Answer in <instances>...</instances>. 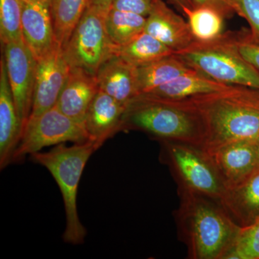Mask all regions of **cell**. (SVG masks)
I'll use <instances>...</instances> for the list:
<instances>
[{"label":"cell","mask_w":259,"mask_h":259,"mask_svg":"<svg viewBox=\"0 0 259 259\" xmlns=\"http://www.w3.org/2000/svg\"><path fill=\"white\" fill-rule=\"evenodd\" d=\"M180 203L175 218L179 233L192 259H225L241 227L221 202L204 194L178 188Z\"/></svg>","instance_id":"cell-1"},{"label":"cell","mask_w":259,"mask_h":259,"mask_svg":"<svg viewBox=\"0 0 259 259\" xmlns=\"http://www.w3.org/2000/svg\"><path fill=\"white\" fill-rule=\"evenodd\" d=\"M203 122L205 151L236 141H259V90L242 86L191 97Z\"/></svg>","instance_id":"cell-2"},{"label":"cell","mask_w":259,"mask_h":259,"mask_svg":"<svg viewBox=\"0 0 259 259\" xmlns=\"http://www.w3.org/2000/svg\"><path fill=\"white\" fill-rule=\"evenodd\" d=\"M139 131L159 141H175L203 148L202 117L190 99L168 100L141 94L126 105L121 131Z\"/></svg>","instance_id":"cell-3"},{"label":"cell","mask_w":259,"mask_h":259,"mask_svg":"<svg viewBox=\"0 0 259 259\" xmlns=\"http://www.w3.org/2000/svg\"><path fill=\"white\" fill-rule=\"evenodd\" d=\"M176 55L191 69L218 82L259 90V71L238 48V31L223 32L209 41L194 40Z\"/></svg>","instance_id":"cell-4"},{"label":"cell","mask_w":259,"mask_h":259,"mask_svg":"<svg viewBox=\"0 0 259 259\" xmlns=\"http://www.w3.org/2000/svg\"><path fill=\"white\" fill-rule=\"evenodd\" d=\"M96 150L95 144L89 140L69 147L64 144H59L48 152L30 155L34 161L47 168L59 185L66 213L63 238L72 245L81 244L86 236V229L78 214V189L89 158Z\"/></svg>","instance_id":"cell-5"},{"label":"cell","mask_w":259,"mask_h":259,"mask_svg":"<svg viewBox=\"0 0 259 259\" xmlns=\"http://www.w3.org/2000/svg\"><path fill=\"white\" fill-rule=\"evenodd\" d=\"M161 156L169 167L178 188L221 201L226 188L203 148L185 143L160 141Z\"/></svg>","instance_id":"cell-6"},{"label":"cell","mask_w":259,"mask_h":259,"mask_svg":"<svg viewBox=\"0 0 259 259\" xmlns=\"http://www.w3.org/2000/svg\"><path fill=\"white\" fill-rule=\"evenodd\" d=\"M107 13L89 5L79 23L62 48L70 66L96 76L102 63L113 54L115 46L105 25Z\"/></svg>","instance_id":"cell-7"},{"label":"cell","mask_w":259,"mask_h":259,"mask_svg":"<svg viewBox=\"0 0 259 259\" xmlns=\"http://www.w3.org/2000/svg\"><path fill=\"white\" fill-rule=\"evenodd\" d=\"M88 141L84 126L64 115L55 105L40 115L29 117L15 150L13 163L48 146L66 142L82 144Z\"/></svg>","instance_id":"cell-8"},{"label":"cell","mask_w":259,"mask_h":259,"mask_svg":"<svg viewBox=\"0 0 259 259\" xmlns=\"http://www.w3.org/2000/svg\"><path fill=\"white\" fill-rule=\"evenodd\" d=\"M7 72L23 130L31 114L37 61L23 39L2 47Z\"/></svg>","instance_id":"cell-9"},{"label":"cell","mask_w":259,"mask_h":259,"mask_svg":"<svg viewBox=\"0 0 259 259\" xmlns=\"http://www.w3.org/2000/svg\"><path fill=\"white\" fill-rule=\"evenodd\" d=\"M71 66L62 47L57 46L37 61L36 76L30 117L40 115L55 106L69 77Z\"/></svg>","instance_id":"cell-10"},{"label":"cell","mask_w":259,"mask_h":259,"mask_svg":"<svg viewBox=\"0 0 259 259\" xmlns=\"http://www.w3.org/2000/svg\"><path fill=\"white\" fill-rule=\"evenodd\" d=\"M205 151L226 190L240 185L258 169L257 142L236 141Z\"/></svg>","instance_id":"cell-11"},{"label":"cell","mask_w":259,"mask_h":259,"mask_svg":"<svg viewBox=\"0 0 259 259\" xmlns=\"http://www.w3.org/2000/svg\"><path fill=\"white\" fill-rule=\"evenodd\" d=\"M22 34L36 61L57 46L49 0H23Z\"/></svg>","instance_id":"cell-12"},{"label":"cell","mask_w":259,"mask_h":259,"mask_svg":"<svg viewBox=\"0 0 259 259\" xmlns=\"http://www.w3.org/2000/svg\"><path fill=\"white\" fill-rule=\"evenodd\" d=\"M144 31L176 53L190 47L194 41L188 22L163 0H154L152 10L146 17Z\"/></svg>","instance_id":"cell-13"},{"label":"cell","mask_w":259,"mask_h":259,"mask_svg":"<svg viewBox=\"0 0 259 259\" xmlns=\"http://www.w3.org/2000/svg\"><path fill=\"white\" fill-rule=\"evenodd\" d=\"M126 105L99 90L89 107L84 127L97 149L121 131Z\"/></svg>","instance_id":"cell-14"},{"label":"cell","mask_w":259,"mask_h":259,"mask_svg":"<svg viewBox=\"0 0 259 259\" xmlns=\"http://www.w3.org/2000/svg\"><path fill=\"white\" fill-rule=\"evenodd\" d=\"M23 127L19 119L10 88L4 56L0 63V167L13 163L15 150L21 139Z\"/></svg>","instance_id":"cell-15"},{"label":"cell","mask_w":259,"mask_h":259,"mask_svg":"<svg viewBox=\"0 0 259 259\" xmlns=\"http://www.w3.org/2000/svg\"><path fill=\"white\" fill-rule=\"evenodd\" d=\"M99 90L96 76L71 67L56 106L64 115L84 126L87 112Z\"/></svg>","instance_id":"cell-16"},{"label":"cell","mask_w":259,"mask_h":259,"mask_svg":"<svg viewBox=\"0 0 259 259\" xmlns=\"http://www.w3.org/2000/svg\"><path fill=\"white\" fill-rule=\"evenodd\" d=\"M96 78L100 90L123 105L139 95L136 67L115 54L102 63Z\"/></svg>","instance_id":"cell-17"},{"label":"cell","mask_w":259,"mask_h":259,"mask_svg":"<svg viewBox=\"0 0 259 259\" xmlns=\"http://www.w3.org/2000/svg\"><path fill=\"white\" fill-rule=\"evenodd\" d=\"M220 202L241 228L256 221L259 218V168L240 185L227 190Z\"/></svg>","instance_id":"cell-18"},{"label":"cell","mask_w":259,"mask_h":259,"mask_svg":"<svg viewBox=\"0 0 259 259\" xmlns=\"http://www.w3.org/2000/svg\"><path fill=\"white\" fill-rule=\"evenodd\" d=\"M231 86L218 82L192 70L146 94L168 100H185L221 91Z\"/></svg>","instance_id":"cell-19"},{"label":"cell","mask_w":259,"mask_h":259,"mask_svg":"<svg viewBox=\"0 0 259 259\" xmlns=\"http://www.w3.org/2000/svg\"><path fill=\"white\" fill-rule=\"evenodd\" d=\"M192 70L175 54L136 67L139 95L150 93Z\"/></svg>","instance_id":"cell-20"},{"label":"cell","mask_w":259,"mask_h":259,"mask_svg":"<svg viewBox=\"0 0 259 259\" xmlns=\"http://www.w3.org/2000/svg\"><path fill=\"white\" fill-rule=\"evenodd\" d=\"M113 54L135 67H139L176 52L144 31L124 45L115 46Z\"/></svg>","instance_id":"cell-21"},{"label":"cell","mask_w":259,"mask_h":259,"mask_svg":"<svg viewBox=\"0 0 259 259\" xmlns=\"http://www.w3.org/2000/svg\"><path fill=\"white\" fill-rule=\"evenodd\" d=\"M90 0H49L56 41L64 47L87 8Z\"/></svg>","instance_id":"cell-22"},{"label":"cell","mask_w":259,"mask_h":259,"mask_svg":"<svg viewBox=\"0 0 259 259\" xmlns=\"http://www.w3.org/2000/svg\"><path fill=\"white\" fill-rule=\"evenodd\" d=\"M146 17L110 8L105 17L109 38L117 47L127 44L144 32Z\"/></svg>","instance_id":"cell-23"},{"label":"cell","mask_w":259,"mask_h":259,"mask_svg":"<svg viewBox=\"0 0 259 259\" xmlns=\"http://www.w3.org/2000/svg\"><path fill=\"white\" fill-rule=\"evenodd\" d=\"M182 12L188 20L194 40L209 41L223 33L225 17L218 10L209 7L197 6L185 8Z\"/></svg>","instance_id":"cell-24"},{"label":"cell","mask_w":259,"mask_h":259,"mask_svg":"<svg viewBox=\"0 0 259 259\" xmlns=\"http://www.w3.org/2000/svg\"><path fill=\"white\" fill-rule=\"evenodd\" d=\"M23 0H0V38L2 47L23 38Z\"/></svg>","instance_id":"cell-25"},{"label":"cell","mask_w":259,"mask_h":259,"mask_svg":"<svg viewBox=\"0 0 259 259\" xmlns=\"http://www.w3.org/2000/svg\"><path fill=\"white\" fill-rule=\"evenodd\" d=\"M225 259H259V218L250 226L241 228Z\"/></svg>","instance_id":"cell-26"},{"label":"cell","mask_w":259,"mask_h":259,"mask_svg":"<svg viewBox=\"0 0 259 259\" xmlns=\"http://www.w3.org/2000/svg\"><path fill=\"white\" fill-rule=\"evenodd\" d=\"M236 14L249 25L250 37L259 42V0H235Z\"/></svg>","instance_id":"cell-27"},{"label":"cell","mask_w":259,"mask_h":259,"mask_svg":"<svg viewBox=\"0 0 259 259\" xmlns=\"http://www.w3.org/2000/svg\"><path fill=\"white\" fill-rule=\"evenodd\" d=\"M238 48L245 60L259 71V42L252 39L249 30L238 31Z\"/></svg>","instance_id":"cell-28"},{"label":"cell","mask_w":259,"mask_h":259,"mask_svg":"<svg viewBox=\"0 0 259 259\" xmlns=\"http://www.w3.org/2000/svg\"><path fill=\"white\" fill-rule=\"evenodd\" d=\"M154 0H113L112 8L147 17L152 10Z\"/></svg>","instance_id":"cell-29"},{"label":"cell","mask_w":259,"mask_h":259,"mask_svg":"<svg viewBox=\"0 0 259 259\" xmlns=\"http://www.w3.org/2000/svg\"><path fill=\"white\" fill-rule=\"evenodd\" d=\"M194 7L206 6L218 10L225 18H229L236 13L235 0H192Z\"/></svg>","instance_id":"cell-30"},{"label":"cell","mask_w":259,"mask_h":259,"mask_svg":"<svg viewBox=\"0 0 259 259\" xmlns=\"http://www.w3.org/2000/svg\"><path fill=\"white\" fill-rule=\"evenodd\" d=\"M113 0H90V5L97 7L102 11L107 13L111 8Z\"/></svg>","instance_id":"cell-31"},{"label":"cell","mask_w":259,"mask_h":259,"mask_svg":"<svg viewBox=\"0 0 259 259\" xmlns=\"http://www.w3.org/2000/svg\"><path fill=\"white\" fill-rule=\"evenodd\" d=\"M169 1L178 7L182 12L185 8H192L194 7L192 0H169Z\"/></svg>","instance_id":"cell-32"},{"label":"cell","mask_w":259,"mask_h":259,"mask_svg":"<svg viewBox=\"0 0 259 259\" xmlns=\"http://www.w3.org/2000/svg\"><path fill=\"white\" fill-rule=\"evenodd\" d=\"M257 158H258V168H259V141L257 142Z\"/></svg>","instance_id":"cell-33"}]
</instances>
